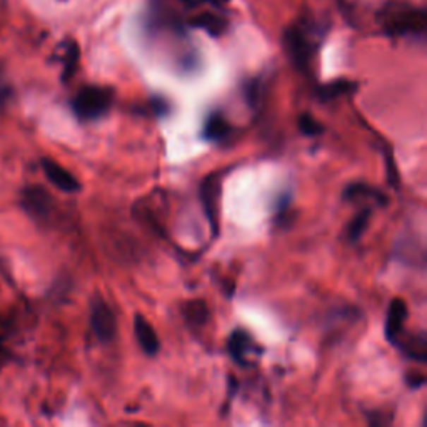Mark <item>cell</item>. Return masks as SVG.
I'll return each instance as SVG.
<instances>
[{
  "mask_svg": "<svg viewBox=\"0 0 427 427\" xmlns=\"http://www.w3.org/2000/svg\"><path fill=\"white\" fill-rule=\"evenodd\" d=\"M90 327L104 344L114 341L117 336L116 314L102 297H94L90 302Z\"/></svg>",
  "mask_w": 427,
  "mask_h": 427,
  "instance_id": "obj_4",
  "label": "cell"
},
{
  "mask_svg": "<svg viewBox=\"0 0 427 427\" xmlns=\"http://www.w3.org/2000/svg\"><path fill=\"white\" fill-rule=\"evenodd\" d=\"M231 132H232L231 126H229L226 117H224L220 112H212L204 124L202 137L209 142H217V144H220V142L229 139Z\"/></svg>",
  "mask_w": 427,
  "mask_h": 427,
  "instance_id": "obj_11",
  "label": "cell"
},
{
  "mask_svg": "<svg viewBox=\"0 0 427 427\" xmlns=\"http://www.w3.org/2000/svg\"><path fill=\"white\" fill-rule=\"evenodd\" d=\"M134 332H136L137 342H139L142 351H144L147 356L159 354L160 341L157 337V332H155V329L150 325V323L144 318V315H140V314L136 315Z\"/></svg>",
  "mask_w": 427,
  "mask_h": 427,
  "instance_id": "obj_10",
  "label": "cell"
},
{
  "mask_svg": "<svg viewBox=\"0 0 427 427\" xmlns=\"http://www.w3.org/2000/svg\"><path fill=\"white\" fill-rule=\"evenodd\" d=\"M427 16L422 8H407L392 13L385 20L384 30L387 35H421L426 32Z\"/></svg>",
  "mask_w": 427,
  "mask_h": 427,
  "instance_id": "obj_3",
  "label": "cell"
},
{
  "mask_svg": "<svg viewBox=\"0 0 427 427\" xmlns=\"http://www.w3.org/2000/svg\"><path fill=\"white\" fill-rule=\"evenodd\" d=\"M208 2H212L215 6H220V4H226L227 0H208Z\"/></svg>",
  "mask_w": 427,
  "mask_h": 427,
  "instance_id": "obj_22",
  "label": "cell"
},
{
  "mask_svg": "<svg viewBox=\"0 0 427 427\" xmlns=\"http://www.w3.org/2000/svg\"><path fill=\"white\" fill-rule=\"evenodd\" d=\"M299 128L301 132L304 136H309V137H315V136H320L324 132V127L323 124H319L318 121H315L314 117L311 116V114H302V116L299 117Z\"/></svg>",
  "mask_w": 427,
  "mask_h": 427,
  "instance_id": "obj_19",
  "label": "cell"
},
{
  "mask_svg": "<svg viewBox=\"0 0 427 427\" xmlns=\"http://www.w3.org/2000/svg\"><path fill=\"white\" fill-rule=\"evenodd\" d=\"M407 383H409L411 387L417 389L426 383V379H424V375H419V378H416V375H409V378H407Z\"/></svg>",
  "mask_w": 427,
  "mask_h": 427,
  "instance_id": "obj_21",
  "label": "cell"
},
{
  "mask_svg": "<svg viewBox=\"0 0 427 427\" xmlns=\"http://www.w3.org/2000/svg\"><path fill=\"white\" fill-rule=\"evenodd\" d=\"M112 100L114 90L109 87L87 85L76 94L72 100V110L79 121H97L109 112Z\"/></svg>",
  "mask_w": 427,
  "mask_h": 427,
  "instance_id": "obj_1",
  "label": "cell"
},
{
  "mask_svg": "<svg viewBox=\"0 0 427 427\" xmlns=\"http://www.w3.org/2000/svg\"><path fill=\"white\" fill-rule=\"evenodd\" d=\"M396 346H399L404 351V354H406L409 359L421 362V364H424L427 361V339L426 334L421 332L417 334L414 337H409L407 341H399Z\"/></svg>",
  "mask_w": 427,
  "mask_h": 427,
  "instance_id": "obj_15",
  "label": "cell"
},
{
  "mask_svg": "<svg viewBox=\"0 0 427 427\" xmlns=\"http://www.w3.org/2000/svg\"><path fill=\"white\" fill-rule=\"evenodd\" d=\"M284 47L287 50L294 67L302 72H309L315 55V45L299 25H291L284 32Z\"/></svg>",
  "mask_w": 427,
  "mask_h": 427,
  "instance_id": "obj_2",
  "label": "cell"
},
{
  "mask_svg": "<svg viewBox=\"0 0 427 427\" xmlns=\"http://www.w3.org/2000/svg\"><path fill=\"white\" fill-rule=\"evenodd\" d=\"M182 315L186 319V323L192 325V327H202V325L208 324L209 320V307L205 304V301L202 299H194L187 301L182 307Z\"/></svg>",
  "mask_w": 427,
  "mask_h": 427,
  "instance_id": "obj_13",
  "label": "cell"
},
{
  "mask_svg": "<svg viewBox=\"0 0 427 427\" xmlns=\"http://www.w3.org/2000/svg\"><path fill=\"white\" fill-rule=\"evenodd\" d=\"M356 89H357L356 82L342 79V80L330 82V84L320 85L318 89V95L323 102H330V100H336L339 97H342V95L352 94Z\"/></svg>",
  "mask_w": 427,
  "mask_h": 427,
  "instance_id": "obj_16",
  "label": "cell"
},
{
  "mask_svg": "<svg viewBox=\"0 0 427 427\" xmlns=\"http://www.w3.org/2000/svg\"><path fill=\"white\" fill-rule=\"evenodd\" d=\"M77 66H79V47H77L76 44L68 45L66 57H64V76L62 79L67 80L71 79L73 76V72H76Z\"/></svg>",
  "mask_w": 427,
  "mask_h": 427,
  "instance_id": "obj_18",
  "label": "cell"
},
{
  "mask_svg": "<svg viewBox=\"0 0 427 427\" xmlns=\"http://www.w3.org/2000/svg\"><path fill=\"white\" fill-rule=\"evenodd\" d=\"M371 215H373V209L366 208L362 212L356 215L354 219L351 220V224L347 226V239L351 242H357L362 237V234L366 232L367 226H369Z\"/></svg>",
  "mask_w": 427,
  "mask_h": 427,
  "instance_id": "obj_17",
  "label": "cell"
},
{
  "mask_svg": "<svg viewBox=\"0 0 427 427\" xmlns=\"http://www.w3.org/2000/svg\"><path fill=\"white\" fill-rule=\"evenodd\" d=\"M342 197H344V200L373 199L378 202L379 205H385V202H387V199H385V196L383 194V192L374 189V187L367 186V184H361V182L349 184L346 189H344Z\"/></svg>",
  "mask_w": 427,
  "mask_h": 427,
  "instance_id": "obj_12",
  "label": "cell"
},
{
  "mask_svg": "<svg viewBox=\"0 0 427 427\" xmlns=\"http://www.w3.org/2000/svg\"><path fill=\"white\" fill-rule=\"evenodd\" d=\"M192 25L197 29H202L208 32L212 37H220L224 32L227 30V22L222 17L215 16L212 12H202L199 16H196L191 22Z\"/></svg>",
  "mask_w": 427,
  "mask_h": 427,
  "instance_id": "obj_14",
  "label": "cell"
},
{
  "mask_svg": "<svg viewBox=\"0 0 427 427\" xmlns=\"http://www.w3.org/2000/svg\"><path fill=\"white\" fill-rule=\"evenodd\" d=\"M200 199L204 205L205 217H208L212 236L217 237L219 234V205H220V176L212 174L202 182L200 186Z\"/></svg>",
  "mask_w": 427,
  "mask_h": 427,
  "instance_id": "obj_5",
  "label": "cell"
},
{
  "mask_svg": "<svg viewBox=\"0 0 427 427\" xmlns=\"http://www.w3.org/2000/svg\"><path fill=\"white\" fill-rule=\"evenodd\" d=\"M42 169H44L45 177H47L50 184H54L57 189L68 192V194H73V192L80 191V182L77 181L76 176L68 172L67 169H64L61 164L55 162V160L44 159Z\"/></svg>",
  "mask_w": 427,
  "mask_h": 427,
  "instance_id": "obj_7",
  "label": "cell"
},
{
  "mask_svg": "<svg viewBox=\"0 0 427 427\" xmlns=\"http://www.w3.org/2000/svg\"><path fill=\"white\" fill-rule=\"evenodd\" d=\"M246 97L249 100V104L252 105V109L255 107L257 102H259V82L257 80H251L249 84L246 85Z\"/></svg>",
  "mask_w": 427,
  "mask_h": 427,
  "instance_id": "obj_20",
  "label": "cell"
},
{
  "mask_svg": "<svg viewBox=\"0 0 427 427\" xmlns=\"http://www.w3.org/2000/svg\"><path fill=\"white\" fill-rule=\"evenodd\" d=\"M227 349H229V354H231V357L237 362V364L251 366L249 354H254L255 342L247 330L236 329L231 334V337H229Z\"/></svg>",
  "mask_w": 427,
  "mask_h": 427,
  "instance_id": "obj_8",
  "label": "cell"
},
{
  "mask_svg": "<svg viewBox=\"0 0 427 427\" xmlns=\"http://www.w3.org/2000/svg\"><path fill=\"white\" fill-rule=\"evenodd\" d=\"M407 320V304L406 301L401 299V297H396V299L391 301L389 304V311H387V319H385V339L389 342L396 346V342L402 337V330L404 325H406Z\"/></svg>",
  "mask_w": 427,
  "mask_h": 427,
  "instance_id": "obj_6",
  "label": "cell"
},
{
  "mask_svg": "<svg viewBox=\"0 0 427 427\" xmlns=\"http://www.w3.org/2000/svg\"><path fill=\"white\" fill-rule=\"evenodd\" d=\"M22 205L27 212L44 217L50 212L52 208V199H50L49 192L44 191L39 186H30L22 192Z\"/></svg>",
  "mask_w": 427,
  "mask_h": 427,
  "instance_id": "obj_9",
  "label": "cell"
}]
</instances>
